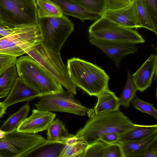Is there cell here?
<instances>
[{"label":"cell","mask_w":157,"mask_h":157,"mask_svg":"<svg viewBox=\"0 0 157 157\" xmlns=\"http://www.w3.org/2000/svg\"><path fill=\"white\" fill-rule=\"evenodd\" d=\"M67 66L72 82L89 95L97 97L109 88V77L95 64L74 57L67 60Z\"/></svg>","instance_id":"6da1fadb"},{"label":"cell","mask_w":157,"mask_h":157,"mask_svg":"<svg viewBox=\"0 0 157 157\" xmlns=\"http://www.w3.org/2000/svg\"><path fill=\"white\" fill-rule=\"evenodd\" d=\"M134 124L119 110L95 114L86 121L84 126L77 132L75 136L83 138L89 145L107 134H121L132 128Z\"/></svg>","instance_id":"7a4b0ae2"},{"label":"cell","mask_w":157,"mask_h":157,"mask_svg":"<svg viewBox=\"0 0 157 157\" xmlns=\"http://www.w3.org/2000/svg\"><path fill=\"white\" fill-rule=\"evenodd\" d=\"M15 65L18 76L41 96L64 91L62 85L28 55L17 59Z\"/></svg>","instance_id":"3957f363"},{"label":"cell","mask_w":157,"mask_h":157,"mask_svg":"<svg viewBox=\"0 0 157 157\" xmlns=\"http://www.w3.org/2000/svg\"><path fill=\"white\" fill-rule=\"evenodd\" d=\"M41 42L38 23L18 25L12 29L9 34L0 38V53L17 57Z\"/></svg>","instance_id":"277c9868"},{"label":"cell","mask_w":157,"mask_h":157,"mask_svg":"<svg viewBox=\"0 0 157 157\" xmlns=\"http://www.w3.org/2000/svg\"><path fill=\"white\" fill-rule=\"evenodd\" d=\"M41 35V42L47 50L60 55V50L74 29V25L68 17L39 18L38 21Z\"/></svg>","instance_id":"5b68a950"},{"label":"cell","mask_w":157,"mask_h":157,"mask_svg":"<svg viewBox=\"0 0 157 157\" xmlns=\"http://www.w3.org/2000/svg\"><path fill=\"white\" fill-rule=\"evenodd\" d=\"M36 0H0L1 25L9 29L38 23Z\"/></svg>","instance_id":"8992f818"},{"label":"cell","mask_w":157,"mask_h":157,"mask_svg":"<svg viewBox=\"0 0 157 157\" xmlns=\"http://www.w3.org/2000/svg\"><path fill=\"white\" fill-rule=\"evenodd\" d=\"M48 72L68 91L76 94V87L70 80L67 66L63 63L60 54L46 49L40 43L26 52Z\"/></svg>","instance_id":"52a82bcc"},{"label":"cell","mask_w":157,"mask_h":157,"mask_svg":"<svg viewBox=\"0 0 157 157\" xmlns=\"http://www.w3.org/2000/svg\"><path fill=\"white\" fill-rule=\"evenodd\" d=\"M89 37L113 41L142 43L145 41L136 30L124 27L101 17L89 29Z\"/></svg>","instance_id":"ba28073f"},{"label":"cell","mask_w":157,"mask_h":157,"mask_svg":"<svg viewBox=\"0 0 157 157\" xmlns=\"http://www.w3.org/2000/svg\"><path fill=\"white\" fill-rule=\"evenodd\" d=\"M71 92L65 91L41 96L35 104L37 109L48 111L64 112L84 116L89 109L83 105Z\"/></svg>","instance_id":"9c48e42d"},{"label":"cell","mask_w":157,"mask_h":157,"mask_svg":"<svg viewBox=\"0 0 157 157\" xmlns=\"http://www.w3.org/2000/svg\"><path fill=\"white\" fill-rule=\"evenodd\" d=\"M3 138L15 148L18 152V157H28L35 148L46 140L38 133L20 132L17 129L5 132Z\"/></svg>","instance_id":"30bf717a"},{"label":"cell","mask_w":157,"mask_h":157,"mask_svg":"<svg viewBox=\"0 0 157 157\" xmlns=\"http://www.w3.org/2000/svg\"><path fill=\"white\" fill-rule=\"evenodd\" d=\"M89 38L91 44L101 49L117 66L124 56L128 54L135 53L137 51L135 44L134 43L107 40L90 37Z\"/></svg>","instance_id":"8fae6325"},{"label":"cell","mask_w":157,"mask_h":157,"mask_svg":"<svg viewBox=\"0 0 157 157\" xmlns=\"http://www.w3.org/2000/svg\"><path fill=\"white\" fill-rule=\"evenodd\" d=\"M101 17L127 28H142L136 13L134 0L124 7L116 10L106 9Z\"/></svg>","instance_id":"7c38bea8"},{"label":"cell","mask_w":157,"mask_h":157,"mask_svg":"<svg viewBox=\"0 0 157 157\" xmlns=\"http://www.w3.org/2000/svg\"><path fill=\"white\" fill-rule=\"evenodd\" d=\"M56 116L55 113L51 112L34 109L31 115L18 126L17 130L32 133L47 130Z\"/></svg>","instance_id":"4fadbf2b"},{"label":"cell","mask_w":157,"mask_h":157,"mask_svg":"<svg viewBox=\"0 0 157 157\" xmlns=\"http://www.w3.org/2000/svg\"><path fill=\"white\" fill-rule=\"evenodd\" d=\"M157 56L152 54L132 75V78L137 90L142 92L150 86L153 76L157 72Z\"/></svg>","instance_id":"5bb4252c"},{"label":"cell","mask_w":157,"mask_h":157,"mask_svg":"<svg viewBox=\"0 0 157 157\" xmlns=\"http://www.w3.org/2000/svg\"><path fill=\"white\" fill-rule=\"evenodd\" d=\"M41 95L18 76L6 98L2 103L7 107L16 103L29 101Z\"/></svg>","instance_id":"9a60e30c"},{"label":"cell","mask_w":157,"mask_h":157,"mask_svg":"<svg viewBox=\"0 0 157 157\" xmlns=\"http://www.w3.org/2000/svg\"><path fill=\"white\" fill-rule=\"evenodd\" d=\"M57 6L63 14L78 18L82 21H96L101 15L89 11L80 6L73 0H49Z\"/></svg>","instance_id":"2e32d148"},{"label":"cell","mask_w":157,"mask_h":157,"mask_svg":"<svg viewBox=\"0 0 157 157\" xmlns=\"http://www.w3.org/2000/svg\"><path fill=\"white\" fill-rule=\"evenodd\" d=\"M157 140L156 132L142 139L119 143L121 145L125 157H141Z\"/></svg>","instance_id":"e0dca14e"},{"label":"cell","mask_w":157,"mask_h":157,"mask_svg":"<svg viewBox=\"0 0 157 157\" xmlns=\"http://www.w3.org/2000/svg\"><path fill=\"white\" fill-rule=\"evenodd\" d=\"M98 101L94 107L96 114H102L119 110L120 106L118 98L109 88L97 97Z\"/></svg>","instance_id":"ac0fdd59"},{"label":"cell","mask_w":157,"mask_h":157,"mask_svg":"<svg viewBox=\"0 0 157 157\" xmlns=\"http://www.w3.org/2000/svg\"><path fill=\"white\" fill-rule=\"evenodd\" d=\"M62 141L65 146L59 157H83L88 145L83 138L72 134Z\"/></svg>","instance_id":"d6986e66"},{"label":"cell","mask_w":157,"mask_h":157,"mask_svg":"<svg viewBox=\"0 0 157 157\" xmlns=\"http://www.w3.org/2000/svg\"><path fill=\"white\" fill-rule=\"evenodd\" d=\"M157 132V125H142L135 124L129 130L120 135L117 141L123 143L133 141L147 137Z\"/></svg>","instance_id":"ffe728a7"},{"label":"cell","mask_w":157,"mask_h":157,"mask_svg":"<svg viewBox=\"0 0 157 157\" xmlns=\"http://www.w3.org/2000/svg\"><path fill=\"white\" fill-rule=\"evenodd\" d=\"M65 146V143L63 141L46 140L35 148L29 157H59Z\"/></svg>","instance_id":"44dd1931"},{"label":"cell","mask_w":157,"mask_h":157,"mask_svg":"<svg viewBox=\"0 0 157 157\" xmlns=\"http://www.w3.org/2000/svg\"><path fill=\"white\" fill-rule=\"evenodd\" d=\"M30 109V105L28 102L17 112L10 115L7 119L3 122L0 129L5 132L16 129L27 117Z\"/></svg>","instance_id":"7402d4cb"},{"label":"cell","mask_w":157,"mask_h":157,"mask_svg":"<svg viewBox=\"0 0 157 157\" xmlns=\"http://www.w3.org/2000/svg\"><path fill=\"white\" fill-rule=\"evenodd\" d=\"M18 77L15 63L0 75V99L7 97Z\"/></svg>","instance_id":"603a6c76"},{"label":"cell","mask_w":157,"mask_h":157,"mask_svg":"<svg viewBox=\"0 0 157 157\" xmlns=\"http://www.w3.org/2000/svg\"><path fill=\"white\" fill-rule=\"evenodd\" d=\"M47 140L49 141H61L69 136V134L62 121L57 118L54 120L47 129Z\"/></svg>","instance_id":"cb8c5ba5"},{"label":"cell","mask_w":157,"mask_h":157,"mask_svg":"<svg viewBox=\"0 0 157 157\" xmlns=\"http://www.w3.org/2000/svg\"><path fill=\"white\" fill-rule=\"evenodd\" d=\"M39 18L59 17L63 14L59 7L49 0H36Z\"/></svg>","instance_id":"d4e9b609"},{"label":"cell","mask_w":157,"mask_h":157,"mask_svg":"<svg viewBox=\"0 0 157 157\" xmlns=\"http://www.w3.org/2000/svg\"><path fill=\"white\" fill-rule=\"evenodd\" d=\"M136 13L141 27L147 29L157 34V29L154 26L143 0H134Z\"/></svg>","instance_id":"484cf974"},{"label":"cell","mask_w":157,"mask_h":157,"mask_svg":"<svg viewBox=\"0 0 157 157\" xmlns=\"http://www.w3.org/2000/svg\"><path fill=\"white\" fill-rule=\"evenodd\" d=\"M127 74L126 83L121 97L118 98L120 105L126 108L129 106L130 104L136 96L137 91L129 71Z\"/></svg>","instance_id":"4316f807"},{"label":"cell","mask_w":157,"mask_h":157,"mask_svg":"<svg viewBox=\"0 0 157 157\" xmlns=\"http://www.w3.org/2000/svg\"><path fill=\"white\" fill-rule=\"evenodd\" d=\"M84 9L101 15L106 9V0H73Z\"/></svg>","instance_id":"83f0119b"},{"label":"cell","mask_w":157,"mask_h":157,"mask_svg":"<svg viewBox=\"0 0 157 157\" xmlns=\"http://www.w3.org/2000/svg\"><path fill=\"white\" fill-rule=\"evenodd\" d=\"M108 144L99 139L88 145L83 157H104Z\"/></svg>","instance_id":"f1b7e54d"},{"label":"cell","mask_w":157,"mask_h":157,"mask_svg":"<svg viewBox=\"0 0 157 157\" xmlns=\"http://www.w3.org/2000/svg\"><path fill=\"white\" fill-rule=\"evenodd\" d=\"M131 102L135 109L148 114L157 119V110L154 107L153 104L145 101L136 96Z\"/></svg>","instance_id":"f546056e"},{"label":"cell","mask_w":157,"mask_h":157,"mask_svg":"<svg viewBox=\"0 0 157 157\" xmlns=\"http://www.w3.org/2000/svg\"><path fill=\"white\" fill-rule=\"evenodd\" d=\"M104 157H125L120 144L115 142L108 144Z\"/></svg>","instance_id":"4dcf8cb0"},{"label":"cell","mask_w":157,"mask_h":157,"mask_svg":"<svg viewBox=\"0 0 157 157\" xmlns=\"http://www.w3.org/2000/svg\"><path fill=\"white\" fill-rule=\"evenodd\" d=\"M151 20L157 29V0H143Z\"/></svg>","instance_id":"1f68e13d"},{"label":"cell","mask_w":157,"mask_h":157,"mask_svg":"<svg viewBox=\"0 0 157 157\" xmlns=\"http://www.w3.org/2000/svg\"><path fill=\"white\" fill-rule=\"evenodd\" d=\"M132 0H106V9L116 10L129 5Z\"/></svg>","instance_id":"d6a6232c"},{"label":"cell","mask_w":157,"mask_h":157,"mask_svg":"<svg viewBox=\"0 0 157 157\" xmlns=\"http://www.w3.org/2000/svg\"><path fill=\"white\" fill-rule=\"evenodd\" d=\"M17 57L0 53V68L7 65L16 63Z\"/></svg>","instance_id":"836d02e7"},{"label":"cell","mask_w":157,"mask_h":157,"mask_svg":"<svg viewBox=\"0 0 157 157\" xmlns=\"http://www.w3.org/2000/svg\"><path fill=\"white\" fill-rule=\"evenodd\" d=\"M120 135L116 133L107 134L102 136L100 139L107 144L114 143L117 142Z\"/></svg>","instance_id":"e575fe53"},{"label":"cell","mask_w":157,"mask_h":157,"mask_svg":"<svg viewBox=\"0 0 157 157\" xmlns=\"http://www.w3.org/2000/svg\"><path fill=\"white\" fill-rule=\"evenodd\" d=\"M141 157H157V142L153 144Z\"/></svg>","instance_id":"d590c367"},{"label":"cell","mask_w":157,"mask_h":157,"mask_svg":"<svg viewBox=\"0 0 157 157\" xmlns=\"http://www.w3.org/2000/svg\"><path fill=\"white\" fill-rule=\"evenodd\" d=\"M11 29L2 26L0 27V35L3 37L6 36L10 33Z\"/></svg>","instance_id":"8d00e7d4"},{"label":"cell","mask_w":157,"mask_h":157,"mask_svg":"<svg viewBox=\"0 0 157 157\" xmlns=\"http://www.w3.org/2000/svg\"><path fill=\"white\" fill-rule=\"evenodd\" d=\"M7 108L2 102H0V120L5 114Z\"/></svg>","instance_id":"74e56055"},{"label":"cell","mask_w":157,"mask_h":157,"mask_svg":"<svg viewBox=\"0 0 157 157\" xmlns=\"http://www.w3.org/2000/svg\"><path fill=\"white\" fill-rule=\"evenodd\" d=\"M5 133V132L1 130L0 129V138H2L4 137Z\"/></svg>","instance_id":"f35d334b"},{"label":"cell","mask_w":157,"mask_h":157,"mask_svg":"<svg viewBox=\"0 0 157 157\" xmlns=\"http://www.w3.org/2000/svg\"><path fill=\"white\" fill-rule=\"evenodd\" d=\"M3 37V36H2L1 35H0V38H2Z\"/></svg>","instance_id":"ab89813d"},{"label":"cell","mask_w":157,"mask_h":157,"mask_svg":"<svg viewBox=\"0 0 157 157\" xmlns=\"http://www.w3.org/2000/svg\"><path fill=\"white\" fill-rule=\"evenodd\" d=\"M2 26V25H0V27L1 26Z\"/></svg>","instance_id":"60d3db41"},{"label":"cell","mask_w":157,"mask_h":157,"mask_svg":"<svg viewBox=\"0 0 157 157\" xmlns=\"http://www.w3.org/2000/svg\"><path fill=\"white\" fill-rule=\"evenodd\" d=\"M0 25H1V22H0Z\"/></svg>","instance_id":"b9f144b4"}]
</instances>
